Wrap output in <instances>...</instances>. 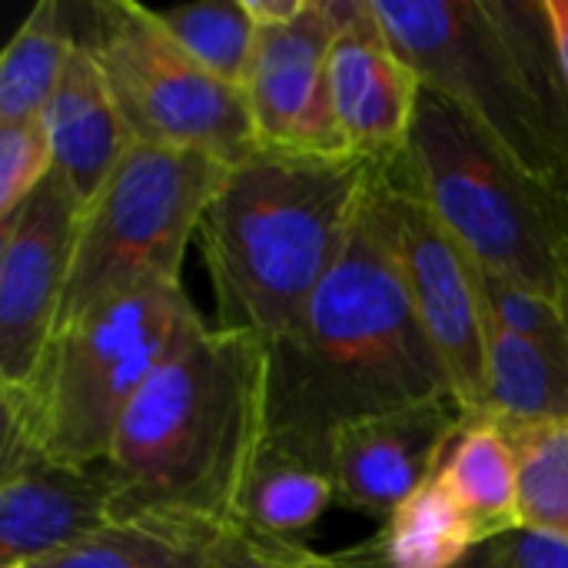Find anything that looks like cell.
<instances>
[{"label":"cell","instance_id":"1","mask_svg":"<svg viewBox=\"0 0 568 568\" xmlns=\"http://www.w3.org/2000/svg\"><path fill=\"white\" fill-rule=\"evenodd\" d=\"M443 396H456L453 376L413 306L369 180L346 253L266 343L263 446L329 466L339 429Z\"/></svg>","mask_w":568,"mask_h":568},{"label":"cell","instance_id":"2","mask_svg":"<svg viewBox=\"0 0 568 568\" xmlns=\"http://www.w3.org/2000/svg\"><path fill=\"white\" fill-rule=\"evenodd\" d=\"M266 439V343L210 326L133 399L103 459L113 523L223 529Z\"/></svg>","mask_w":568,"mask_h":568},{"label":"cell","instance_id":"3","mask_svg":"<svg viewBox=\"0 0 568 568\" xmlns=\"http://www.w3.org/2000/svg\"><path fill=\"white\" fill-rule=\"evenodd\" d=\"M373 166L260 146L226 170L196 233L216 329L270 343L296 323L349 246Z\"/></svg>","mask_w":568,"mask_h":568},{"label":"cell","instance_id":"4","mask_svg":"<svg viewBox=\"0 0 568 568\" xmlns=\"http://www.w3.org/2000/svg\"><path fill=\"white\" fill-rule=\"evenodd\" d=\"M423 87L568 196V80L546 0H369Z\"/></svg>","mask_w":568,"mask_h":568},{"label":"cell","instance_id":"5","mask_svg":"<svg viewBox=\"0 0 568 568\" xmlns=\"http://www.w3.org/2000/svg\"><path fill=\"white\" fill-rule=\"evenodd\" d=\"M183 283H153L60 326L20 386H0L3 429L67 466H100L146 383L206 333Z\"/></svg>","mask_w":568,"mask_h":568},{"label":"cell","instance_id":"6","mask_svg":"<svg viewBox=\"0 0 568 568\" xmlns=\"http://www.w3.org/2000/svg\"><path fill=\"white\" fill-rule=\"evenodd\" d=\"M403 166L483 270L562 296L568 196L509 156L463 106L423 87Z\"/></svg>","mask_w":568,"mask_h":568},{"label":"cell","instance_id":"7","mask_svg":"<svg viewBox=\"0 0 568 568\" xmlns=\"http://www.w3.org/2000/svg\"><path fill=\"white\" fill-rule=\"evenodd\" d=\"M226 170L206 153L133 143L83 210L57 329L153 283H183L186 246Z\"/></svg>","mask_w":568,"mask_h":568},{"label":"cell","instance_id":"8","mask_svg":"<svg viewBox=\"0 0 568 568\" xmlns=\"http://www.w3.org/2000/svg\"><path fill=\"white\" fill-rule=\"evenodd\" d=\"M80 37L97 57L133 143L193 150L236 166L260 150L246 93L206 73L163 30L153 7L100 0Z\"/></svg>","mask_w":568,"mask_h":568},{"label":"cell","instance_id":"9","mask_svg":"<svg viewBox=\"0 0 568 568\" xmlns=\"http://www.w3.org/2000/svg\"><path fill=\"white\" fill-rule=\"evenodd\" d=\"M373 200L396 250L413 306L453 376L459 403L469 413H483L489 396V316L476 260L423 200L403 166V156L376 163Z\"/></svg>","mask_w":568,"mask_h":568},{"label":"cell","instance_id":"10","mask_svg":"<svg viewBox=\"0 0 568 568\" xmlns=\"http://www.w3.org/2000/svg\"><path fill=\"white\" fill-rule=\"evenodd\" d=\"M359 0H310L283 27H263L243 83L256 143L303 156H353L329 93V50Z\"/></svg>","mask_w":568,"mask_h":568},{"label":"cell","instance_id":"11","mask_svg":"<svg viewBox=\"0 0 568 568\" xmlns=\"http://www.w3.org/2000/svg\"><path fill=\"white\" fill-rule=\"evenodd\" d=\"M83 203L53 170L0 220V386H20L57 333Z\"/></svg>","mask_w":568,"mask_h":568},{"label":"cell","instance_id":"12","mask_svg":"<svg viewBox=\"0 0 568 568\" xmlns=\"http://www.w3.org/2000/svg\"><path fill=\"white\" fill-rule=\"evenodd\" d=\"M113 526L106 466H67L3 429L0 568H27Z\"/></svg>","mask_w":568,"mask_h":568},{"label":"cell","instance_id":"13","mask_svg":"<svg viewBox=\"0 0 568 568\" xmlns=\"http://www.w3.org/2000/svg\"><path fill=\"white\" fill-rule=\"evenodd\" d=\"M466 416L456 396H443L339 429L329 446L336 499L386 523L439 473Z\"/></svg>","mask_w":568,"mask_h":568},{"label":"cell","instance_id":"14","mask_svg":"<svg viewBox=\"0 0 568 568\" xmlns=\"http://www.w3.org/2000/svg\"><path fill=\"white\" fill-rule=\"evenodd\" d=\"M329 93L353 156L369 163L403 156L423 80L399 57L369 0H359L329 50Z\"/></svg>","mask_w":568,"mask_h":568},{"label":"cell","instance_id":"15","mask_svg":"<svg viewBox=\"0 0 568 568\" xmlns=\"http://www.w3.org/2000/svg\"><path fill=\"white\" fill-rule=\"evenodd\" d=\"M40 123L50 136L53 170L70 183L73 196L87 210L133 146V136L113 103L97 57L83 40H77Z\"/></svg>","mask_w":568,"mask_h":568},{"label":"cell","instance_id":"16","mask_svg":"<svg viewBox=\"0 0 568 568\" xmlns=\"http://www.w3.org/2000/svg\"><path fill=\"white\" fill-rule=\"evenodd\" d=\"M439 476L459 499L479 546L523 529L516 446L493 416H466Z\"/></svg>","mask_w":568,"mask_h":568},{"label":"cell","instance_id":"17","mask_svg":"<svg viewBox=\"0 0 568 568\" xmlns=\"http://www.w3.org/2000/svg\"><path fill=\"white\" fill-rule=\"evenodd\" d=\"M333 499L336 479L329 466L263 446L240 493L236 519L260 532L300 542L326 516Z\"/></svg>","mask_w":568,"mask_h":568},{"label":"cell","instance_id":"18","mask_svg":"<svg viewBox=\"0 0 568 568\" xmlns=\"http://www.w3.org/2000/svg\"><path fill=\"white\" fill-rule=\"evenodd\" d=\"M80 33L57 0H40L0 53V123L40 120Z\"/></svg>","mask_w":568,"mask_h":568},{"label":"cell","instance_id":"19","mask_svg":"<svg viewBox=\"0 0 568 568\" xmlns=\"http://www.w3.org/2000/svg\"><path fill=\"white\" fill-rule=\"evenodd\" d=\"M499 423H568V359L489 320V396Z\"/></svg>","mask_w":568,"mask_h":568},{"label":"cell","instance_id":"20","mask_svg":"<svg viewBox=\"0 0 568 568\" xmlns=\"http://www.w3.org/2000/svg\"><path fill=\"white\" fill-rule=\"evenodd\" d=\"M476 546V532L439 473L369 539V549L386 568H456Z\"/></svg>","mask_w":568,"mask_h":568},{"label":"cell","instance_id":"21","mask_svg":"<svg viewBox=\"0 0 568 568\" xmlns=\"http://www.w3.org/2000/svg\"><path fill=\"white\" fill-rule=\"evenodd\" d=\"M220 529L113 523L103 532L27 568H203Z\"/></svg>","mask_w":568,"mask_h":568},{"label":"cell","instance_id":"22","mask_svg":"<svg viewBox=\"0 0 568 568\" xmlns=\"http://www.w3.org/2000/svg\"><path fill=\"white\" fill-rule=\"evenodd\" d=\"M153 13L190 60L216 80L243 90L260 37L243 0H200Z\"/></svg>","mask_w":568,"mask_h":568},{"label":"cell","instance_id":"23","mask_svg":"<svg viewBox=\"0 0 568 568\" xmlns=\"http://www.w3.org/2000/svg\"><path fill=\"white\" fill-rule=\"evenodd\" d=\"M499 426L516 446L523 526L568 539V423Z\"/></svg>","mask_w":568,"mask_h":568},{"label":"cell","instance_id":"24","mask_svg":"<svg viewBox=\"0 0 568 568\" xmlns=\"http://www.w3.org/2000/svg\"><path fill=\"white\" fill-rule=\"evenodd\" d=\"M476 270H479V290H483L486 316L496 326H503V329L568 359V323L559 300L526 286L513 276L483 270L479 263H476Z\"/></svg>","mask_w":568,"mask_h":568},{"label":"cell","instance_id":"25","mask_svg":"<svg viewBox=\"0 0 568 568\" xmlns=\"http://www.w3.org/2000/svg\"><path fill=\"white\" fill-rule=\"evenodd\" d=\"M203 568H336L333 556H323L303 542L260 532L240 519L226 523L213 539Z\"/></svg>","mask_w":568,"mask_h":568},{"label":"cell","instance_id":"26","mask_svg":"<svg viewBox=\"0 0 568 568\" xmlns=\"http://www.w3.org/2000/svg\"><path fill=\"white\" fill-rule=\"evenodd\" d=\"M50 173L53 150L43 123H0V220H7Z\"/></svg>","mask_w":568,"mask_h":568},{"label":"cell","instance_id":"27","mask_svg":"<svg viewBox=\"0 0 568 568\" xmlns=\"http://www.w3.org/2000/svg\"><path fill=\"white\" fill-rule=\"evenodd\" d=\"M509 568H568V539L542 529H516L503 536Z\"/></svg>","mask_w":568,"mask_h":568},{"label":"cell","instance_id":"28","mask_svg":"<svg viewBox=\"0 0 568 568\" xmlns=\"http://www.w3.org/2000/svg\"><path fill=\"white\" fill-rule=\"evenodd\" d=\"M333 566L336 568H386L379 562V556L369 549V542H363V546H353V549H346V552H336L333 556ZM456 568H509L506 562V542L503 539H493V542H483V546H476L463 562Z\"/></svg>","mask_w":568,"mask_h":568},{"label":"cell","instance_id":"29","mask_svg":"<svg viewBox=\"0 0 568 568\" xmlns=\"http://www.w3.org/2000/svg\"><path fill=\"white\" fill-rule=\"evenodd\" d=\"M250 20L256 23V30L263 27H283V23H293L296 17L306 13L310 0H243Z\"/></svg>","mask_w":568,"mask_h":568},{"label":"cell","instance_id":"30","mask_svg":"<svg viewBox=\"0 0 568 568\" xmlns=\"http://www.w3.org/2000/svg\"><path fill=\"white\" fill-rule=\"evenodd\" d=\"M546 7H549L556 47H559V60H562V70H566L568 80V0H546Z\"/></svg>","mask_w":568,"mask_h":568},{"label":"cell","instance_id":"31","mask_svg":"<svg viewBox=\"0 0 568 568\" xmlns=\"http://www.w3.org/2000/svg\"><path fill=\"white\" fill-rule=\"evenodd\" d=\"M559 303H562V313H566V323H568V273H566V286H562V296H559Z\"/></svg>","mask_w":568,"mask_h":568}]
</instances>
